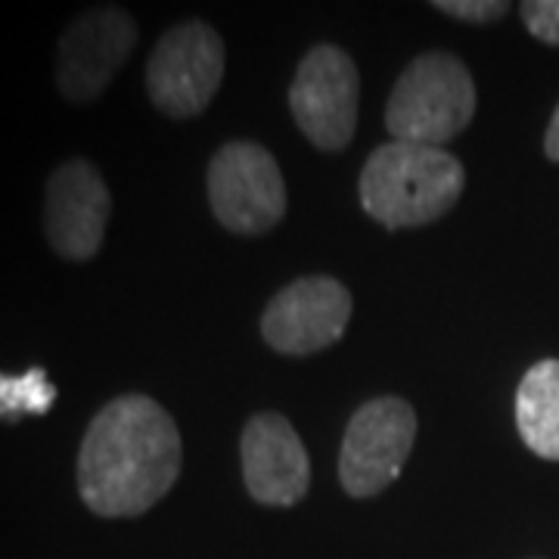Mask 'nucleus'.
<instances>
[{
  "mask_svg": "<svg viewBox=\"0 0 559 559\" xmlns=\"http://www.w3.org/2000/svg\"><path fill=\"white\" fill-rule=\"evenodd\" d=\"M178 423L140 392L103 404L79 448V495L100 520H134L153 510L180 476Z\"/></svg>",
  "mask_w": 559,
  "mask_h": 559,
  "instance_id": "f257e3e1",
  "label": "nucleus"
},
{
  "mask_svg": "<svg viewBox=\"0 0 559 559\" xmlns=\"http://www.w3.org/2000/svg\"><path fill=\"white\" fill-rule=\"evenodd\" d=\"M463 187L466 168L457 156L401 140L377 146L358 178L364 212L389 230L444 218L457 205Z\"/></svg>",
  "mask_w": 559,
  "mask_h": 559,
  "instance_id": "f03ea898",
  "label": "nucleus"
},
{
  "mask_svg": "<svg viewBox=\"0 0 559 559\" xmlns=\"http://www.w3.org/2000/svg\"><path fill=\"white\" fill-rule=\"evenodd\" d=\"M476 103V81L466 62L454 53L432 50L407 62L399 75L385 103V128L401 143L441 150L469 128Z\"/></svg>",
  "mask_w": 559,
  "mask_h": 559,
  "instance_id": "7ed1b4c3",
  "label": "nucleus"
},
{
  "mask_svg": "<svg viewBox=\"0 0 559 559\" xmlns=\"http://www.w3.org/2000/svg\"><path fill=\"white\" fill-rule=\"evenodd\" d=\"M227 69L221 35L202 20L171 25L146 60V94L168 119H197L215 100Z\"/></svg>",
  "mask_w": 559,
  "mask_h": 559,
  "instance_id": "20e7f679",
  "label": "nucleus"
},
{
  "mask_svg": "<svg viewBox=\"0 0 559 559\" xmlns=\"http://www.w3.org/2000/svg\"><path fill=\"white\" fill-rule=\"evenodd\" d=\"M138 20L119 3L81 10L57 40L53 81L60 97L69 103L100 100L138 47Z\"/></svg>",
  "mask_w": 559,
  "mask_h": 559,
  "instance_id": "39448f33",
  "label": "nucleus"
},
{
  "mask_svg": "<svg viewBox=\"0 0 559 559\" xmlns=\"http://www.w3.org/2000/svg\"><path fill=\"white\" fill-rule=\"evenodd\" d=\"M209 202L224 230L261 237L286 215L277 159L255 140H230L209 162Z\"/></svg>",
  "mask_w": 559,
  "mask_h": 559,
  "instance_id": "423d86ee",
  "label": "nucleus"
},
{
  "mask_svg": "<svg viewBox=\"0 0 559 559\" xmlns=\"http://www.w3.org/2000/svg\"><path fill=\"white\" fill-rule=\"evenodd\" d=\"M417 441V411L399 395L360 404L340 451V481L352 498H377L399 479Z\"/></svg>",
  "mask_w": 559,
  "mask_h": 559,
  "instance_id": "0eeeda50",
  "label": "nucleus"
},
{
  "mask_svg": "<svg viewBox=\"0 0 559 559\" xmlns=\"http://www.w3.org/2000/svg\"><path fill=\"white\" fill-rule=\"evenodd\" d=\"M360 75L340 44H314L289 84V112L320 153H342L358 131Z\"/></svg>",
  "mask_w": 559,
  "mask_h": 559,
  "instance_id": "6e6552de",
  "label": "nucleus"
},
{
  "mask_svg": "<svg viewBox=\"0 0 559 559\" xmlns=\"http://www.w3.org/2000/svg\"><path fill=\"white\" fill-rule=\"evenodd\" d=\"M355 301L336 277L293 280L267 301L261 314V336L286 358H308L345 336Z\"/></svg>",
  "mask_w": 559,
  "mask_h": 559,
  "instance_id": "1a4fd4ad",
  "label": "nucleus"
},
{
  "mask_svg": "<svg viewBox=\"0 0 559 559\" xmlns=\"http://www.w3.org/2000/svg\"><path fill=\"white\" fill-rule=\"evenodd\" d=\"M112 197L91 159L57 165L44 187V237L62 261H94L106 242Z\"/></svg>",
  "mask_w": 559,
  "mask_h": 559,
  "instance_id": "9d476101",
  "label": "nucleus"
},
{
  "mask_svg": "<svg viewBox=\"0 0 559 559\" xmlns=\"http://www.w3.org/2000/svg\"><path fill=\"white\" fill-rule=\"evenodd\" d=\"M242 481L261 507H296L311 488V460L299 432L277 411L246 423L240 439Z\"/></svg>",
  "mask_w": 559,
  "mask_h": 559,
  "instance_id": "9b49d317",
  "label": "nucleus"
},
{
  "mask_svg": "<svg viewBox=\"0 0 559 559\" xmlns=\"http://www.w3.org/2000/svg\"><path fill=\"white\" fill-rule=\"evenodd\" d=\"M516 426L525 448L540 460H559V360H538L516 389Z\"/></svg>",
  "mask_w": 559,
  "mask_h": 559,
  "instance_id": "f8f14e48",
  "label": "nucleus"
},
{
  "mask_svg": "<svg viewBox=\"0 0 559 559\" xmlns=\"http://www.w3.org/2000/svg\"><path fill=\"white\" fill-rule=\"evenodd\" d=\"M57 401V385L44 367H28L25 373L0 370V423H20L22 417H44Z\"/></svg>",
  "mask_w": 559,
  "mask_h": 559,
  "instance_id": "ddd939ff",
  "label": "nucleus"
},
{
  "mask_svg": "<svg viewBox=\"0 0 559 559\" xmlns=\"http://www.w3.org/2000/svg\"><path fill=\"white\" fill-rule=\"evenodd\" d=\"M432 7L451 20L473 22V25H488L510 13V3L503 0H436Z\"/></svg>",
  "mask_w": 559,
  "mask_h": 559,
  "instance_id": "4468645a",
  "label": "nucleus"
},
{
  "mask_svg": "<svg viewBox=\"0 0 559 559\" xmlns=\"http://www.w3.org/2000/svg\"><path fill=\"white\" fill-rule=\"evenodd\" d=\"M520 13L532 38L559 47V0H525Z\"/></svg>",
  "mask_w": 559,
  "mask_h": 559,
  "instance_id": "2eb2a0df",
  "label": "nucleus"
},
{
  "mask_svg": "<svg viewBox=\"0 0 559 559\" xmlns=\"http://www.w3.org/2000/svg\"><path fill=\"white\" fill-rule=\"evenodd\" d=\"M544 153L550 162H559V106L550 124H547V134H544Z\"/></svg>",
  "mask_w": 559,
  "mask_h": 559,
  "instance_id": "dca6fc26",
  "label": "nucleus"
}]
</instances>
